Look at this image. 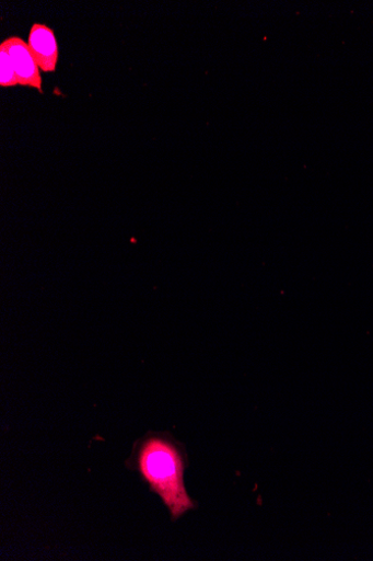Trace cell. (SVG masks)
<instances>
[{"mask_svg":"<svg viewBox=\"0 0 373 561\" xmlns=\"http://www.w3.org/2000/svg\"><path fill=\"white\" fill-rule=\"evenodd\" d=\"M12 58L20 85L31 87L43 92L40 70L35 62L28 44L21 37L7 38L2 44Z\"/></svg>","mask_w":373,"mask_h":561,"instance_id":"7a4b0ae2","label":"cell"},{"mask_svg":"<svg viewBox=\"0 0 373 561\" xmlns=\"http://www.w3.org/2000/svg\"><path fill=\"white\" fill-rule=\"evenodd\" d=\"M0 85L3 88L20 85L12 58L2 45H0Z\"/></svg>","mask_w":373,"mask_h":561,"instance_id":"277c9868","label":"cell"},{"mask_svg":"<svg viewBox=\"0 0 373 561\" xmlns=\"http://www.w3.org/2000/svg\"><path fill=\"white\" fill-rule=\"evenodd\" d=\"M27 44L40 71L55 72L57 70L59 46L55 31L44 24H34Z\"/></svg>","mask_w":373,"mask_h":561,"instance_id":"3957f363","label":"cell"},{"mask_svg":"<svg viewBox=\"0 0 373 561\" xmlns=\"http://www.w3.org/2000/svg\"><path fill=\"white\" fill-rule=\"evenodd\" d=\"M126 466L162 499L173 522L197 508L185 484L189 466L186 447L171 433L149 432L139 438Z\"/></svg>","mask_w":373,"mask_h":561,"instance_id":"6da1fadb","label":"cell"}]
</instances>
